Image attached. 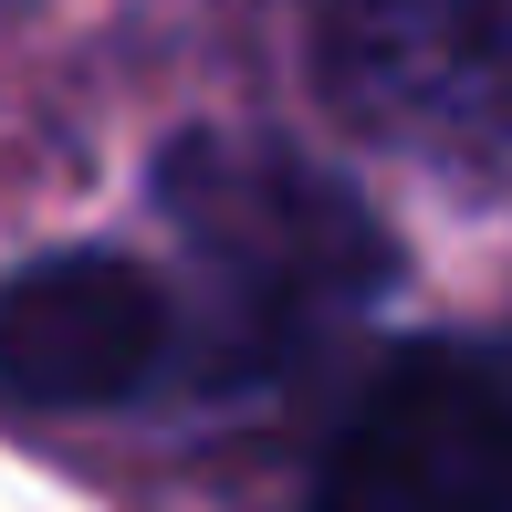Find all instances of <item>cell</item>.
Here are the masks:
<instances>
[{
    "label": "cell",
    "mask_w": 512,
    "mask_h": 512,
    "mask_svg": "<svg viewBox=\"0 0 512 512\" xmlns=\"http://www.w3.org/2000/svg\"><path fill=\"white\" fill-rule=\"evenodd\" d=\"M304 512H512V324L387 345L324 429Z\"/></svg>",
    "instance_id": "2"
},
{
    "label": "cell",
    "mask_w": 512,
    "mask_h": 512,
    "mask_svg": "<svg viewBox=\"0 0 512 512\" xmlns=\"http://www.w3.org/2000/svg\"><path fill=\"white\" fill-rule=\"evenodd\" d=\"M157 220L189 262V283H168L178 293L168 398L189 408L272 398L398 283V241L366 209V189L262 126H189L157 157Z\"/></svg>",
    "instance_id": "1"
},
{
    "label": "cell",
    "mask_w": 512,
    "mask_h": 512,
    "mask_svg": "<svg viewBox=\"0 0 512 512\" xmlns=\"http://www.w3.org/2000/svg\"><path fill=\"white\" fill-rule=\"evenodd\" d=\"M178 293L126 251H42L0 283V408L84 418L168 398Z\"/></svg>",
    "instance_id": "4"
},
{
    "label": "cell",
    "mask_w": 512,
    "mask_h": 512,
    "mask_svg": "<svg viewBox=\"0 0 512 512\" xmlns=\"http://www.w3.org/2000/svg\"><path fill=\"white\" fill-rule=\"evenodd\" d=\"M304 32L366 136L512 178V0H304Z\"/></svg>",
    "instance_id": "3"
}]
</instances>
